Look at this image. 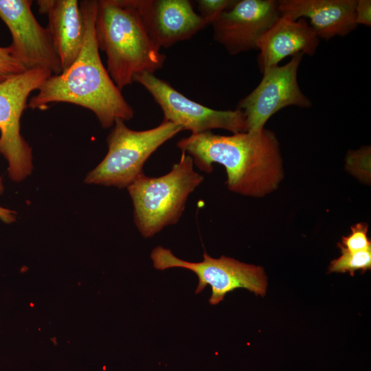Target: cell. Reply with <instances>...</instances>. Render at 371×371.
Masks as SVG:
<instances>
[{"label":"cell","mask_w":371,"mask_h":371,"mask_svg":"<svg viewBox=\"0 0 371 371\" xmlns=\"http://www.w3.org/2000/svg\"><path fill=\"white\" fill-rule=\"evenodd\" d=\"M303 56L301 53L295 54L288 63L265 70L258 86L238 102L237 109L245 114L247 131L262 130L273 114L286 106H312L297 81V70Z\"/></svg>","instance_id":"cell-9"},{"label":"cell","mask_w":371,"mask_h":371,"mask_svg":"<svg viewBox=\"0 0 371 371\" xmlns=\"http://www.w3.org/2000/svg\"><path fill=\"white\" fill-rule=\"evenodd\" d=\"M183 128L163 120L156 127L134 131L116 120L106 138L108 151L102 161L85 179L89 184L127 188L143 172L150 155Z\"/></svg>","instance_id":"cell-5"},{"label":"cell","mask_w":371,"mask_h":371,"mask_svg":"<svg viewBox=\"0 0 371 371\" xmlns=\"http://www.w3.org/2000/svg\"><path fill=\"white\" fill-rule=\"evenodd\" d=\"M27 71L10 46L0 47V82Z\"/></svg>","instance_id":"cell-19"},{"label":"cell","mask_w":371,"mask_h":371,"mask_svg":"<svg viewBox=\"0 0 371 371\" xmlns=\"http://www.w3.org/2000/svg\"><path fill=\"white\" fill-rule=\"evenodd\" d=\"M341 255L331 261L329 273H346L354 276L355 271H361L365 273L371 268V249L356 252H351L344 248L340 243L338 244Z\"/></svg>","instance_id":"cell-16"},{"label":"cell","mask_w":371,"mask_h":371,"mask_svg":"<svg viewBox=\"0 0 371 371\" xmlns=\"http://www.w3.org/2000/svg\"><path fill=\"white\" fill-rule=\"evenodd\" d=\"M16 212L8 208L0 206V220L7 224L16 221Z\"/></svg>","instance_id":"cell-22"},{"label":"cell","mask_w":371,"mask_h":371,"mask_svg":"<svg viewBox=\"0 0 371 371\" xmlns=\"http://www.w3.org/2000/svg\"><path fill=\"white\" fill-rule=\"evenodd\" d=\"M30 306L31 308L34 307V304L33 302H30Z\"/></svg>","instance_id":"cell-25"},{"label":"cell","mask_w":371,"mask_h":371,"mask_svg":"<svg viewBox=\"0 0 371 371\" xmlns=\"http://www.w3.org/2000/svg\"><path fill=\"white\" fill-rule=\"evenodd\" d=\"M319 44V37L305 19L293 20L281 14L257 43L260 70L263 73L289 56H313Z\"/></svg>","instance_id":"cell-13"},{"label":"cell","mask_w":371,"mask_h":371,"mask_svg":"<svg viewBox=\"0 0 371 371\" xmlns=\"http://www.w3.org/2000/svg\"><path fill=\"white\" fill-rule=\"evenodd\" d=\"M355 22L359 25H371V1L357 0L355 9Z\"/></svg>","instance_id":"cell-21"},{"label":"cell","mask_w":371,"mask_h":371,"mask_svg":"<svg viewBox=\"0 0 371 371\" xmlns=\"http://www.w3.org/2000/svg\"><path fill=\"white\" fill-rule=\"evenodd\" d=\"M4 190V187L2 181V178L0 177V194L3 193Z\"/></svg>","instance_id":"cell-23"},{"label":"cell","mask_w":371,"mask_h":371,"mask_svg":"<svg viewBox=\"0 0 371 371\" xmlns=\"http://www.w3.org/2000/svg\"><path fill=\"white\" fill-rule=\"evenodd\" d=\"M368 225L359 223L351 227V232L343 236L340 244L348 251L356 252L371 249V241L368 237Z\"/></svg>","instance_id":"cell-18"},{"label":"cell","mask_w":371,"mask_h":371,"mask_svg":"<svg viewBox=\"0 0 371 371\" xmlns=\"http://www.w3.org/2000/svg\"><path fill=\"white\" fill-rule=\"evenodd\" d=\"M32 3L30 0H0V19L12 38L10 46L27 70L42 69L60 74L61 63L51 33L34 17Z\"/></svg>","instance_id":"cell-10"},{"label":"cell","mask_w":371,"mask_h":371,"mask_svg":"<svg viewBox=\"0 0 371 371\" xmlns=\"http://www.w3.org/2000/svg\"><path fill=\"white\" fill-rule=\"evenodd\" d=\"M370 146H366L350 150L346 157V168L362 182L370 181Z\"/></svg>","instance_id":"cell-17"},{"label":"cell","mask_w":371,"mask_h":371,"mask_svg":"<svg viewBox=\"0 0 371 371\" xmlns=\"http://www.w3.org/2000/svg\"><path fill=\"white\" fill-rule=\"evenodd\" d=\"M203 256L201 262H188L161 246L156 247L150 254L156 269L183 268L194 272L199 280L196 293L202 292L207 285L210 286L212 295L209 302L212 305L220 303L227 293L238 288L246 289L256 295H265L267 278L262 267L224 256L214 258L206 252Z\"/></svg>","instance_id":"cell-7"},{"label":"cell","mask_w":371,"mask_h":371,"mask_svg":"<svg viewBox=\"0 0 371 371\" xmlns=\"http://www.w3.org/2000/svg\"><path fill=\"white\" fill-rule=\"evenodd\" d=\"M146 30L159 48L189 39L207 26L188 0H134Z\"/></svg>","instance_id":"cell-12"},{"label":"cell","mask_w":371,"mask_h":371,"mask_svg":"<svg viewBox=\"0 0 371 371\" xmlns=\"http://www.w3.org/2000/svg\"><path fill=\"white\" fill-rule=\"evenodd\" d=\"M134 82L140 84L159 106L165 120L199 134L221 128L232 133L247 131L243 112L235 110H216L192 100L179 92L166 81L154 74L142 73Z\"/></svg>","instance_id":"cell-8"},{"label":"cell","mask_w":371,"mask_h":371,"mask_svg":"<svg viewBox=\"0 0 371 371\" xmlns=\"http://www.w3.org/2000/svg\"><path fill=\"white\" fill-rule=\"evenodd\" d=\"M280 16L278 1L235 0L211 25L213 38L231 55L257 49L260 38Z\"/></svg>","instance_id":"cell-11"},{"label":"cell","mask_w":371,"mask_h":371,"mask_svg":"<svg viewBox=\"0 0 371 371\" xmlns=\"http://www.w3.org/2000/svg\"><path fill=\"white\" fill-rule=\"evenodd\" d=\"M357 0H281L278 10L293 20L307 18L319 38L345 36L357 27Z\"/></svg>","instance_id":"cell-14"},{"label":"cell","mask_w":371,"mask_h":371,"mask_svg":"<svg viewBox=\"0 0 371 371\" xmlns=\"http://www.w3.org/2000/svg\"><path fill=\"white\" fill-rule=\"evenodd\" d=\"M194 169L192 158L181 152L170 171L159 177L140 174L128 187L133 205L134 222L144 238L176 224L189 195L203 181Z\"/></svg>","instance_id":"cell-4"},{"label":"cell","mask_w":371,"mask_h":371,"mask_svg":"<svg viewBox=\"0 0 371 371\" xmlns=\"http://www.w3.org/2000/svg\"><path fill=\"white\" fill-rule=\"evenodd\" d=\"M95 36L106 56V70L122 91L142 73L154 74L166 55L150 39L134 0L98 1Z\"/></svg>","instance_id":"cell-3"},{"label":"cell","mask_w":371,"mask_h":371,"mask_svg":"<svg viewBox=\"0 0 371 371\" xmlns=\"http://www.w3.org/2000/svg\"><path fill=\"white\" fill-rule=\"evenodd\" d=\"M39 12L46 14L62 70L69 67L78 56L85 38V22L77 0H39Z\"/></svg>","instance_id":"cell-15"},{"label":"cell","mask_w":371,"mask_h":371,"mask_svg":"<svg viewBox=\"0 0 371 371\" xmlns=\"http://www.w3.org/2000/svg\"><path fill=\"white\" fill-rule=\"evenodd\" d=\"M177 146L206 173L212 172L214 164L223 166L228 189L244 196H265L278 188L284 177L278 140L266 128L232 135L191 134Z\"/></svg>","instance_id":"cell-1"},{"label":"cell","mask_w":371,"mask_h":371,"mask_svg":"<svg viewBox=\"0 0 371 371\" xmlns=\"http://www.w3.org/2000/svg\"><path fill=\"white\" fill-rule=\"evenodd\" d=\"M52 342L54 344V345H57L58 342H57V339L55 337H52L50 339Z\"/></svg>","instance_id":"cell-24"},{"label":"cell","mask_w":371,"mask_h":371,"mask_svg":"<svg viewBox=\"0 0 371 371\" xmlns=\"http://www.w3.org/2000/svg\"><path fill=\"white\" fill-rule=\"evenodd\" d=\"M80 5L85 38L78 56L61 74L47 78L30 98L28 106L45 110L52 103L76 104L92 111L101 126L109 128L116 120H131L135 112L102 62L95 36L98 1H81Z\"/></svg>","instance_id":"cell-2"},{"label":"cell","mask_w":371,"mask_h":371,"mask_svg":"<svg viewBox=\"0 0 371 371\" xmlns=\"http://www.w3.org/2000/svg\"><path fill=\"white\" fill-rule=\"evenodd\" d=\"M234 0H198L197 9L199 16L207 25H212L218 16L230 8Z\"/></svg>","instance_id":"cell-20"},{"label":"cell","mask_w":371,"mask_h":371,"mask_svg":"<svg viewBox=\"0 0 371 371\" xmlns=\"http://www.w3.org/2000/svg\"><path fill=\"white\" fill-rule=\"evenodd\" d=\"M52 74L34 69L0 82V155L8 161L11 180L19 182L32 173V148L21 134L20 120L32 92Z\"/></svg>","instance_id":"cell-6"}]
</instances>
